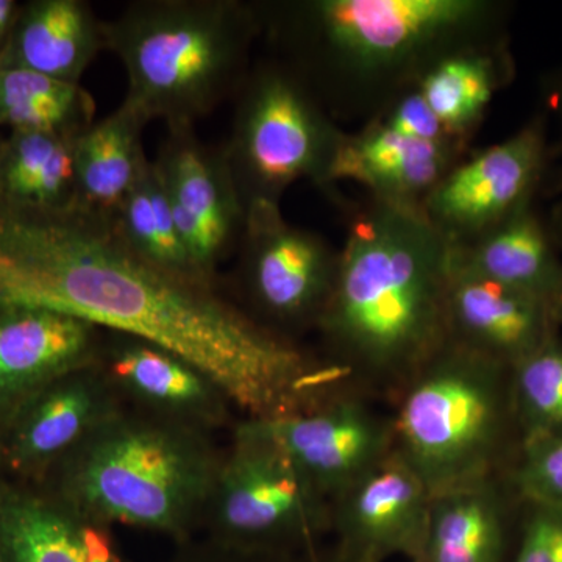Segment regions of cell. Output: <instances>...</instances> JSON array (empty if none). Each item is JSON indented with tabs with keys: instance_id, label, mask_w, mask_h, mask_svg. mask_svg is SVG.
Returning a JSON list of instances; mask_svg holds the SVG:
<instances>
[{
	"instance_id": "1",
	"label": "cell",
	"mask_w": 562,
	"mask_h": 562,
	"mask_svg": "<svg viewBox=\"0 0 562 562\" xmlns=\"http://www.w3.org/2000/svg\"><path fill=\"white\" fill-rule=\"evenodd\" d=\"M43 308L162 347L209 375L247 419L306 412L344 390L331 362L144 260L111 220L0 202V312Z\"/></svg>"
},
{
	"instance_id": "2",
	"label": "cell",
	"mask_w": 562,
	"mask_h": 562,
	"mask_svg": "<svg viewBox=\"0 0 562 562\" xmlns=\"http://www.w3.org/2000/svg\"><path fill=\"white\" fill-rule=\"evenodd\" d=\"M260 36L333 120L368 124L442 58L509 38L498 0L251 2Z\"/></svg>"
},
{
	"instance_id": "3",
	"label": "cell",
	"mask_w": 562,
	"mask_h": 562,
	"mask_svg": "<svg viewBox=\"0 0 562 562\" xmlns=\"http://www.w3.org/2000/svg\"><path fill=\"white\" fill-rule=\"evenodd\" d=\"M453 244L420 206L372 199L351 214L317 321L328 362L366 395H395L449 342Z\"/></svg>"
},
{
	"instance_id": "4",
	"label": "cell",
	"mask_w": 562,
	"mask_h": 562,
	"mask_svg": "<svg viewBox=\"0 0 562 562\" xmlns=\"http://www.w3.org/2000/svg\"><path fill=\"white\" fill-rule=\"evenodd\" d=\"M221 461L194 425L120 409L36 484L106 527L184 539L205 520Z\"/></svg>"
},
{
	"instance_id": "5",
	"label": "cell",
	"mask_w": 562,
	"mask_h": 562,
	"mask_svg": "<svg viewBox=\"0 0 562 562\" xmlns=\"http://www.w3.org/2000/svg\"><path fill=\"white\" fill-rule=\"evenodd\" d=\"M260 38L251 2L136 0L103 21L105 50L127 74L131 102L166 127H195L247 74Z\"/></svg>"
},
{
	"instance_id": "6",
	"label": "cell",
	"mask_w": 562,
	"mask_h": 562,
	"mask_svg": "<svg viewBox=\"0 0 562 562\" xmlns=\"http://www.w3.org/2000/svg\"><path fill=\"white\" fill-rule=\"evenodd\" d=\"M392 405L394 452L431 497L506 479L522 449L512 368L450 339Z\"/></svg>"
},
{
	"instance_id": "7",
	"label": "cell",
	"mask_w": 562,
	"mask_h": 562,
	"mask_svg": "<svg viewBox=\"0 0 562 562\" xmlns=\"http://www.w3.org/2000/svg\"><path fill=\"white\" fill-rule=\"evenodd\" d=\"M231 138L222 146L244 205H280L310 180L333 192V168L346 133L286 63H258L236 92Z\"/></svg>"
},
{
	"instance_id": "8",
	"label": "cell",
	"mask_w": 562,
	"mask_h": 562,
	"mask_svg": "<svg viewBox=\"0 0 562 562\" xmlns=\"http://www.w3.org/2000/svg\"><path fill=\"white\" fill-rule=\"evenodd\" d=\"M211 542L250 552H290L331 532V501L286 452L247 419L222 458L206 512Z\"/></svg>"
},
{
	"instance_id": "9",
	"label": "cell",
	"mask_w": 562,
	"mask_h": 562,
	"mask_svg": "<svg viewBox=\"0 0 562 562\" xmlns=\"http://www.w3.org/2000/svg\"><path fill=\"white\" fill-rule=\"evenodd\" d=\"M549 120L539 111L509 138L465 157L425 199V216L453 246L475 241L538 202L553 157Z\"/></svg>"
},
{
	"instance_id": "10",
	"label": "cell",
	"mask_w": 562,
	"mask_h": 562,
	"mask_svg": "<svg viewBox=\"0 0 562 562\" xmlns=\"http://www.w3.org/2000/svg\"><path fill=\"white\" fill-rule=\"evenodd\" d=\"M239 250L244 290L262 324L276 331L316 327L335 286L339 250L265 202L247 206Z\"/></svg>"
},
{
	"instance_id": "11",
	"label": "cell",
	"mask_w": 562,
	"mask_h": 562,
	"mask_svg": "<svg viewBox=\"0 0 562 562\" xmlns=\"http://www.w3.org/2000/svg\"><path fill=\"white\" fill-rule=\"evenodd\" d=\"M181 241L206 280L239 246L246 205L222 147H211L195 127H169L154 160Z\"/></svg>"
},
{
	"instance_id": "12",
	"label": "cell",
	"mask_w": 562,
	"mask_h": 562,
	"mask_svg": "<svg viewBox=\"0 0 562 562\" xmlns=\"http://www.w3.org/2000/svg\"><path fill=\"white\" fill-rule=\"evenodd\" d=\"M250 420L279 443L331 502L394 450L392 416L376 412L368 395L357 390L306 412Z\"/></svg>"
},
{
	"instance_id": "13",
	"label": "cell",
	"mask_w": 562,
	"mask_h": 562,
	"mask_svg": "<svg viewBox=\"0 0 562 562\" xmlns=\"http://www.w3.org/2000/svg\"><path fill=\"white\" fill-rule=\"evenodd\" d=\"M431 495L392 450L331 502V543L341 562L419 561L427 541Z\"/></svg>"
},
{
	"instance_id": "14",
	"label": "cell",
	"mask_w": 562,
	"mask_h": 562,
	"mask_svg": "<svg viewBox=\"0 0 562 562\" xmlns=\"http://www.w3.org/2000/svg\"><path fill=\"white\" fill-rule=\"evenodd\" d=\"M120 412L99 360L36 392L0 428L3 469L40 483Z\"/></svg>"
},
{
	"instance_id": "15",
	"label": "cell",
	"mask_w": 562,
	"mask_h": 562,
	"mask_svg": "<svg viewBox=\"0 0 562 562\" xmlns=\"http://www.w3.org/2000/svg\"><path fill=\"white\" fill-rule=\"evenodd\" d=\"M450 341L514 368L561 331L557 310L453 261L447 294Z\"/></svg>"
},
{
	"instance_id": "16",
	"label": "cell",
	"mask_w": 562,
	"mask_h": 562,
	"mask_svg": "<svg viewBox=\"0 0 562 562\" xmlns=\"http://www.w3.org/2000/svg\"><path fill=\"white\" fill-rule=\"evenodd\" d=\"M99 331L50 310L0 312V428L47 384L98 361Z\"/></svg>"
},
{
	"instance_id": "17",
	"label": "cell",
	"mask_w": 562,
	"mask_h": 562,
	"mask_svg": "<svg viewBox=\"0 0 562 562\" xmlns=\"http://www.w3.org/2000/svg\"><path fill=\"white\" fill-rule=\"evenodd\" d=\"M0 553L5 562H127L110 527L41 484L0 479Z\"/></svg>"
},
{
	"instance_id": "18",
	"label": "cell",
	"mask_w": 562,
	"mask_h": 562,
	"mask_svg": "<svg viewBox=\"0 0 562 562\" xmlns=\"http://www.w3.org/2000/svg\"><path fill=\"white\" fill-rule=\"evenodd\" d=\"M464 143H428L368 122L346 133L333 168V184L355 181L376 201L420 206L458 162Z\"/></svg>"
},
{
	"instance_id": "19",
	"label": "cell",
	"mask_w": 562,
	"mask_h": 562,
	"mask_svg": "<svg viewBox=\"0 0 562 562\" xmlns=\"http://www.w3.org/2000/svg\"><path fill=\"white\" fill-rule=\"evenodd\" d=\"M113 336L101 368L114 390L120 387L160 416L198 428L224 416L231 402L201 369L155 344Z\"/></svg>"
},
{
	"instance_id": "20",
	"label": "cell",
	"mask_w": 562,
	"mask_h": 562,
	"mask_svg": "<svg viewBox=\"0 0 562 562\" xmlns=\"http://www.w3.org/2000/svg\"><path fill=\"white\" fill-rule=\"evenodd\" d=\"M522 503L506 479L431 497L422 562H506Z\"/></svg>"
},
{
	"instance_id": "21",
	"label": "cell",
	"mask_w": 562,
	"mask_h": 562,
	"mask_svg": "<svg viewBox=\"0 0 562 562\" xmlns=\"http://www.w3.org/2000/svg\"><path fill=\"white\" fill-rule=\"evenodd\" d=\"M105 50L103 21L85 0H33L21 5L16 24L0 50V68L32 70L79 83Z\"/></svg>"
},
{
	"instance_id": "22",
	"label": "cell",
	"mask_w": 562,
	"mask_h": 562,
	"mask_svg": "<svg viewBox=\"0 0 562 562\" xmlns=\"http://www.w3.org/2000/svg\"><path fill=\"white\" fill-rule=\"evenodd\" d=\"M560 249L538 202L524 206L475 241L453 246L461 268L527 292L557 310L562 290Z\"/></svg>"
},
{
	"instance_id": "23",
	"label": "cell",
	"mask_w": 562,
	"mask_h": 562,
	"mask_svg": "<svg viewBox=\"0 0 562 562\" xmlns=\"http://www.w3.org/2000/svg\"><path fill=\"white\" fill-rule=\"evenodd\" d=\"M147 124V117L124 99L113 113L77 136L74 210L113 220L149 166L143 147Z\"/></svg>"
},
{
	"instance_id": "24",
	"label": "cell",
	"mask_w": 562,
	"mask_h": 562,
	"mask_svg": "<svg viewBox=\"0 0 562 562\" xmlns=\"http://www.w3.org/2000/svg\"><path fill=\"white\" fill-rule=\"evenodd\" d=\"M516 74L509 38L468 47L442 58L416 88L450 136L469 143L495 95Z\"/></svg>"
},
{
	"instance_id": "25",
	"label": "cell",
	"mask_w": 562,
	"mask_h": 562,
	"mask_svg": "<svg viewBox=\"0 0 562 562\" xmlns=\"http://www.w3.org/2000/svg\"><path fill=\"white\" fill-rule=\"evenodd\" d=\"M77 136L11 132L0 151V202L24 210H72Z\"/></svg>"
},
{
	"instance_id": "26",
	"label": "cell",
	"mask_w": 562,
	"mask_h": 562,
	"mask_svg": "<svg viewBox=\"0 0 562 562\" xmlns=\"http://www.w3.org/2000/svg\"><path fill=\"white\" fill-rule=\"evenodd\" d=\"M94 99L79 83L0 68V127L77 136L94 124Z\"/></svg>"
},
{
	"instance_id": "27",
	"label": "cell",
	"mask_w": 562,
	"mask_h": 562,
	"mask_svg": "<svg viewBox=\"0 0 562 562\" xmlns=\"http://www.w3.org/2000/svg\"><path fill=\"white\" fill-rule=\"evenodd\" d=\"M114 228L139 257L180 279L209 284L181 241L168 195L154 161L114 214Z\"/></svg>"
},
{
	"instance_id": "28",
	"label": "cell",
	"mask_w": 562,
	"mask_h": 562,
	"mask_svg": "<svg viewBox=\"0 0 562 562\" xmlns=\"http://www.w3.org/2000/svg\"><path fill=\"white\" fill-rule=\"evenodd\" d=\"M512 390L522 449L562 435L560 333L514 366Z\"/></svg>"
},
{
	"instance_id": "29",
	"label": "cell",
	"mask_w": 562,
	"mask_h": 562,
	"mask_svg": "<svg viewBox=\"0 0 562 562\" xmlns=\"http://www.w3.org/2000/svg\"><path fill=\"white\" fill-rule=\"evenodd\" d=\"M506 480L520 503L562 512V435L520 450Z\"/></svg>"
},
{
	"instance_id": "30",
	"label": "cell",
	"mask_w": 562,
	"mask_h": 562,
	"mask_svg": "<svg viewBox=\"0 0 562 562\" xmlns=\"http://www.w3.org/2000/svg\"><path fill=\"white\" fill-rule=\"evenodd\" d=\"M512 562H562V512L522 503Z\"/></svg>"
},
{
	"instance_id": "31",
	"label": "cell",
	"mask_w": 562,
	"mask_h": 562,
	"mask_svg": "<svg viewBox=\"0 0 562 562\" xmlns=\"http://www.w3.org/2000/svg\"><path fill=\"white\" fill-rule=\"evenodd\" d=\"M369 122H376L392 132L428 143H464L449 135L416 87L403 92Z\"/></svg>"
},
{
	"instance_id": "32",
	"label": "cell",
	"mask_w": 562,
	"mask_h": 562,
	"mask_svg": "<svg viewBox=\"0 0 562 562\" xmlns=\"http://www.w3.org/2000/svg\"><path fill=\"white\" fill-rule=\"evenodd\" d=\"M171 562H341L333 546L314 543L290 552H250L228 549L216 542L191 546L181 550Z\"/></svg>"
},
{
	"instance_id": "33",
	"label": "cell",
	"mask_w": 562,
	"mask_h": 562,
	"mask_svg": "<svg viewBox=\"0 0 562 562\" xmlns=\"http://www.w3.org/2000/svg\"><path fill=\"white\" fill-rule=\"evenodd\" d=\"M547 113H553L560 125V149H562V69L557 70L546 81Z\"/></svg>"
},
{
	"instance_id": "34",
	"label": "cell",
	"mask_w": 562,
	"mask_h": 562,
	"mask_svg": "<svg viewBox=\"0 0 562 562\" xmlns=\"http://www.w3.org/2000/svg\"><path fill=\"white\" fill-rule=\"evenodd\" d=\"M20 11L21 5L14 2V0H0V50L3 49L7 41H9Z\"/></svg>"
},
{
	"instance_id": "35",
	"label": "cell",
	"mask_w": 562,
	"mask_h": 562,
	"mask_svg": "<svg viewBox=\"0 0 562 562\" xmlns=\"http://www.w3.org/2000/svg\"><path fill=\"white\" fill-rule=\"evenodd\" d=\"M547 224H549L550 233H552L558 249L562 251V201L550 211L549 216H547Z\"/></svg>"
},
{
	"instance_id": "36",
	"label": "cell",
	"mask_w": 562,
	"mask_h": 562,
	"mask_svg": "<svg viewBox=\"0 0 562 562\" xmlns=\"http://www.w3.org/2000/svg\"><path fill=\"white\" fill-rule=\"evenodd\" d=\"M557 314H558V321H560V325L562 328V290H561L560 299H558Z\"/></svg>"
},
{
	"instance_id": "37",
	"label": "cell",
	"mask_w": 562,
	"mask_h": 562,
	"mask_svg": "<svg viewBox=\"0 0 562 562\" xmlns=\"http://www.w3.org/2000/svg\"><path fill=\"white\" fill-rule=\"evenodd\" d=\"M2 471H3L2 452H0V475H2ZM0 479H2V476H0Z\"/></svg>"
},
{
	"instance_id": "38",
	"label": "cell",
	"mask_w": 562,
	"mask_h": 562,
	"mask_svg": "<svg viewBox=\"0 0 562 562\" xmlns=\"http://www.w3.org/2000/svg\"><path fill=\"white\" fill-rule=\"evenodd\" d=\"M3 140L0 139V151H2Z\"/></svg>"
},
{
	"instance_id": "39",
	"label": "cell",
	"mask_w": 562,
	"mask_h": 562,
	"mask_svg": "<svg viewBox=\"0 0 562 562\" xmlns=\"http://www.w3.org/2000/svg\"><path fill=\"white\" fill-rule=\"evenodd\" d=\"M0 562H5V560H3L2 553H0Z\"/></svg>"
},
{
	"instance_id": "40",
	"label": "cell",
	"mask_w": 562,
	"mask_h": 562,
	"mask_svg": "<svg viewBox=\"0 0 562 562\" xmlns=\"http://www.w3.org/2000/svg\"><path fill=\"white\" fill-rule=\"evenodd\" d=\"M413 562H422V561H413Z\"/></svg>"
}]
</instances>
